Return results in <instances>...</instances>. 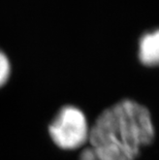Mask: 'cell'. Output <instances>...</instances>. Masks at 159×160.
I'll list each match as a JSON object with an SVG mask.
<instances>
[{
  "label": "cell",
  "instance_id": "4",
  "mask_svg": "<svg viewBox=\"0 0 159 160\" xmlns=\"http://www.w3.org/2000/svg\"><path fill=\"white\" fill-rule=\"evenodd\" d=\"M12 73V64L8 57L0 50V89L3 88L9 81Z\"/></svg>",
  "mask_w": 159,
  "mask_h": 160
},
{
  "label": "cell",
  "instance_id": "5",
  "mask_svg": "<svg viewBox=\"0 0 159 160\" xmlns=\"http://www.w3.org/2000/svg\"><path fill=\"white\" fill-rule=\"evenodd\" d=\"M80 160H100V159L97 157L94 150L91 147H89V148L84 149L82 151V153H81V155H80Z\"/></svg>",
  "mask_w": 159,
  "mask_h": 160
},
{
  "label": "cell",
  "instance_id": "1",
  "mask_svg": "<svg viewBox=\"0 0 159 160\" xmlns=\"http://www.w3.org/2000/svg\"><path fill=\"white\" fill-rule=\"evenodd\" d=\"M155 138L150 111L133 99L103 110L90 127V147L100 160H135Z\"/></svg>",
  "mask_w": 159,
  "mask_h": 160
},
{
  "label": "cell",
  "instance_id": "3",
  "mask_svg": "<svg viewBox=\"0 0 159 160\" xmlns=\"http://www.w3.org/2000/svg\"><path fill=\"white\" fill-rule=\"evenodd\" d=\"M138 58L145 65H159V29L146 32L141 37Z\"/></svg>",
  "mask_w": 159,
  "mask_h": 160
},
{
  "label": "cell",
  "instance_id": "2",
  "mask_svg": "<svg viewBox=\"0 0 159 160\" xmlns=\"http://www.w3.org/2000/svg\"><path fill=\"white\" fill-rule=\"evenodd\" d=\"M51 139L63 150H76L89 142L90 127L85 114L74 105H64L48 128Z\"/></svg>",
  "mask_w": 159,
  "mask_h": 160
}]
</instances>
